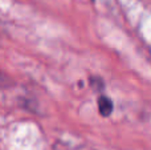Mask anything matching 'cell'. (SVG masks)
I'll return each mask as SVG.
<instances>
[{"mask_svg": "<svg viewBox=\"0 0 151 150\" xmlns=\"http://www.w3.org/2000/svg\"><path fill=\"white\" fill-rule=\"evenodd\" d=\"M98 110L102 117H107L111 114L113 112V102L109 97L101 94L98 97Z\"/></svg>", "mask_w": 151, "mask_h": 150, "instance_id": "obj_1", "label": "cell"}]
</instances>
